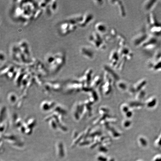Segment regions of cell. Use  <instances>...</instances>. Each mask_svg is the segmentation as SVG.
I'll return each instance as SVG.
<instances>
[{
  "label": "cell",
  "instance_id": "obj_1",
  "mask_svg": "<svg viewBox=\"0 0 161 161\" xmlns=\"http://www.w3.org/2000/svg\"><path fill=\"white\" fill-rule=\"evenodd\" d=\"M66 60L63 52H58L48 54L45 58L47 68L52 73L57 72L64 66Z\"/></svg>",
  "mask_w": 161,
  "mask_h": 161
},
{
  "label": "cell",
  "instance_id": "obj_2",
  "mask_svg": "<svg viewBox=\"0 0 161 161\" xmlns=\"http://www.w3.org/2000/svg\"><path fill=\"white\" fill-rule=\"evenodd\" d=\"M78 26L73 22L67 19L59 24L58 31L61 36H66L74 31Z\"/></svg>",
  "mask_w": 161,
  "mask_h": 161
},
{
  "label": "cell",
  "instance_id": "obj_3",
  "mask_svg": "<svg viewBox=\"0 0 161 161\" xmlns=\"http://www.w3.org/2000/svg\"><path fill=\"white\" fill-rule=\"evenodd\" d=\"M88 39L91 44H92L97 49L102 50L106 49V41L103 38L101 35L96 31L92 32L89 36Z\"/></svg>",
  "mask_w": 161,
  "mask_h": 161
},
{
  "label": "cell",
  "instance_id": "obj_4",
  "mask_svg": "<svg viewBox=\"0 0 161 161\" xmlns=\"http://www.w3.org/2000/svg\"><path fill=\"white\" fill-rule=\"evenodd\" d=\"M148 37L146 31L142 30L135 35L132 38V43L135 47L142 46Z\"/></svg>",
  "mask_w": 161,
  "mask_h": 161
},
{
  "label": "cell",
  "instance_id": "obj_5",
  "mask_svg": "<svg viewBox=\"0 0 161 161\" xmlns=\"http://www.w3.org/2000/svg\"><path fill=\"white\" fill-rule=\"evenodd\" d=\"M120 58L117 51L113 50L111 52L109 58L110 65L111 67L113 68H117V66L121 60H120Z\"/></svg>",
  "mask_w": 161,
  "mask_h": 161
},
{
  "label": "cell",
  "instance_id": "obj_6",
  "mask_svg": "<svg viewBox=\"0 0 161 161\" xmlns=\"http://www.w3.org/2000/svg\"><path fill=\"white\" fill-rule=\"evenodd\" d=\"M120 56L121 59L127 60L131 59L133 57V54L130 49L125 46L119 47V49L117 50Z\"/></svg>",
  "mask_w": 161,
  "mask_h": 161
},
{
  "label": "cell",
  "instance_id": "obj_7",
  "mask_svg": "<svg viewBox=\"0 0 161 161\" xmlns=\"http://www.w3.org/2000/svg\"><path fill=\"white\" fill-rule=\"evenodd\" d=\"M81 54L86 58L92 60L95 56V53L92 48L88 46H83L80 50Z\"/></svg>",
  "mask_w": 161,
  "mask_h": 161
},
{
  "label": "cell",
  "instance_id": "obj_8",
  "mask_svg": "<svg viewBox=\"0 0 161 161\" xmlns=\"http://www.w3.org/2000/svg\"><path fill=\"white\" fill-rule=\"evenodd\" d=\"M94 19V15L91 13L87 12L83 14V20L78 26L80 27H85L93 21Z\"/></svg>",
  "mask_w": 161,
  "mask_h": 161
},
{
  "label": "cell",
  "instance_id": "obj_9",
  "mask_svg": "<svg viewBox=\"0 0 161 161\" xmlns=\"http://www.w3.org/2000/svg\"><path fill=\"white\" fill-rule=\"evenodd\" d=\"M95 31L100 35H103L107 33L108 28L104 23L100 22L97 23L95 25Z\"/></svg>",
  "mask_w": 161,
  "mask_h": 161
},
{
  "label": "cell",
  "instance_id": "obj_10",
  "mask_svg": "<svg viewBox=\"0 0 161 161\" xmlns=\"http://www.w3.org/2000/svg\"><path fill=\"white\" fill-rule=\"evenodd\" d=\"M110 2H111L112 5H117L119 11V13L120 15L122 17H125L126 11L125 8L124 7V5L123 3H122V1H111Z\"/></svg>",
  "mask_w": 161,
  "mask_h": 161
},
{
  "label": "cell",
  "instance_id": "obj_11",
  "mask_svg": "<svg viewBox=\"0 0 161 161\" xmlns=\"http://www.w3.org/2000/svg\"><path fill=\"white\" fill-rule=\"evenodd\" d=\"M156 1H146L144 3L143 8L144 10L146 11H150L152 10L155 5Z\"/></svg>",
  "mask_w": 161,
  "mask_h": 161
},
{
  "label": "cell",
  "instance_id": "obj_12",
  "mask_svg": "<svg viewBox=\"0 0 161 161\" xmlns=\"http://www.w3.org/2000/svg\"><path fill=\"white\" fill-rule=\"evenodd\" d=\"M117 44L119 47L125 46L126 44V39L122 35L117 36Z\"/></svg>",
  "mask_w": 161,
  "mask_h": 161
},
{
  "label": "cell",
  "instance_id": "obj_13",
  "mask_svg": "<svg viewBox=\"0 0 161 161\" xmlns=\"http://www.w3.org/2000/svg\"><path fill=\"white\" fill-rule=\"evenodd\" d=\"M95 4L97 5H102L104 4V1H95Z\"/></svg>",
  "mask_w": 161,
  "mask_h": 161
},
{
  "label": "cell",
  "instance_id": "obj_14",
  "mask_svg": "<svg viewBox=\"0 0 161 161\" xmlns=\"http://www.w3.org/2000/svg\"><path fill=\"white\" fill-rule=\"evenodd\" d=\"M5 56L4 54H2V52L1 53V62L2 61H4L5 60Z\"/></svg>",
  "mask_w": 161,
  "mask_h": 161
}]
</instances>
